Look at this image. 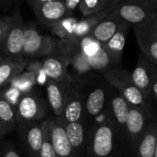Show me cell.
<instances>
[{
	"instance_id": "6",
	"label": "cell",
	"mask_w": 157,
	"mask_h": 157,
	"mask_svg": "<svg viewBox=\"0 0 157 157\" xmlns=\"http://www.w3.org/2000/svg\"><path fill=\"white\" fill-rule=\"evenodd\" d=\"M54 53L61 55L66 61L68 67L73 68L76 75L75 79L92 72L88 63V57L82 52L79 40L74 39L58 40Z\"/></svg>"
},
{
	"instance_id": "25",
	"label": "cell",
	"mask_w": 157,
	"mask_h": 157,
	"mask_svg": "<svg viewBox=\"0 0 157 157\" xmlns=\"http://www.w3.org/2000/svg\"><path fill=\"white\" fill-rule=\"evenodd\" d=\"M109 12V8L108 7L99 12H97V13H94L91 15H87V16H83V17L78 18V21L76 23L75 32H74L72 39L80 40L81 39L88 36L90 34L91 30L93 29V28L95 27V25L103 17H105Z\"/></svg>"
},
{
	"instance_id": "18",
	"label": "cell",
	"mask_w": 157,
	"mask_h": 157,
	"mask_svg": "<svg viewBox=\"0 0 157 157\" xmlns=\"http://www.w3.org/2000/svg\"><path fill=\"white\" fill-rule=\"evenodd\" d=\"M64 131L69 140V143L78 157L84 155L86 147L87 130L84 118L78 121L63 123Z\"/></svg>"
},
{
	"instance_id": "13",
	"label": "cell",
	"mask_w": 157,
	"mask_h": 157,
	"mask_svg": "<svg viewBox=\"0 0 157 157\" xmlns=\"http://www.w3.org/2000/svg\"><path fill=\"white\" fill-rule=\"evenodd\" d=\"M19 135L25 151L31 157H39L43 132L38 122H19Z\"/></svg>"
},
{
	"instance_id": "11",
	"label": "cell",
	"mask_w": 157,
	"mask_h": 157,
	"mask_svg": "<svg viewBox=\"0 0 157 157\" xmlns=\"http://www.w3.org/2000/svg\"><path fill=\"white\" fill-rule=\"evenodd\" d=\"M108 113L115 126L121 133L125 134V126L130 104L113 87L108 84L107 92Z\"/></svg>"
},
{
	"instance_id": "36",
	"label": "cell",
	"mask_w": 157,
	"mask_h": 157,
	"mask_svg": "<svg viewBox=\"0 0 157 157\" xmlns=\"http://www.w3.org/2000/svg\"><path fill=\"white\" fill-rule=\"evenodd\" d=\"M111 2V0H106V4H107V8H108V6H109V3Z\"/></svg>"
},
{
	"instance_id": "30",
	"label": "cell",
	"mask_w": 157,
	"mask_h": 157,
	"mask_svg": "<svg viewBox=\"0 0 157 157\" xmlns=\"http://www.w3.org/2000/svg\"><path fill=\"white\" fill-rule=\"evenodd\" d=\"M81 0H64L66 16H71L75 14V11L78 8Z\"/></svg>"
},
{
	"instance_id": "7",
	"label": "cell",
	"mask_w": 157,
	"mask_h": 157,
	"mask_svg": "<svg viewBox=\"0 0 157 157\" xmlns=\"http://www.w3.org/2000/svg\"><path fill=\"white\" fill-rule=\"evenodd\" d=\"M140 51L157 65V13L145 21L133 25Z\"/></svg>"
},
{
	"instance_id": "33",
	"label": "cell",
	"mask_w": 157,
	"mask_h": 157,
	"mask_svg": "<svg viewBox=\"0 0 157 157\" xmlns=\"http://www.w3.org/2000/svg\"><path fill=\"white\" fill-rule=\"evenodd\" d=\"M1 157H20L19 155L15 151V149L8 147L6 149H5L2 154H1Z\"/></svg>"
},
{
	"instance_id": "21",
	"label": "cell",
	"mask_w": 157,
	"mask_h": 157,
	"mask_svg": "<svg viewBox=\"0 0 157 157\" xmlns=\"http://www.w3.org/2000/svg\"><path fill=\"white\" fill-rule=\"evenodd\" d=\"M29 60L23 56L20 57H9L5 56L0 62V88L9 85L11 80L22 73Z\"/></svg>"
},
{
	"instance_id": "12",
	"label": "cell",
	"mask_w": 157,
	"mask_h": 157,
	"mask_svg": "<svg viewBox=\"0 0 157 157\" xmlns=\"http://www.w3.org/2000/svg\"><path fill=\"white\" fill-rule=\"evenodd\" d=\"M155 69H157V65L152 63L146 58V56L140 51L135 68L131 74V76L135 86L142 91V93L149 101L152 100L150 84L153 73Z\"/></svg>"
},
{
	"instance_id": "23",
	"label": "cell",
	"mask_w": 157,
	"mask_h": 157,
	"mask_svg": "<svg viewBox=\"0 0 157 157\" xmlns=\"http://www.w3.org/2000/svg\"><path fill=\"white\" fill-rule=\"evenodd\" d=\"M17 124L16 109L4 96L0 95V135L4 136L13 132Z\"/></svg>"
},
{
	"instance_id": "34",
	"label": "cell",
	"mask_w": 157,
	"mask_h": 157,
	"mask_svg": "<svg viewBox=\"0 0 157 157\" xmlns=\"http://www.w3.org/2000/svg\"><path fill=\"white\" fill-rule=\"evenodd\" d=\"M140 1L149 5L150 6H152L155 9H157V0H140Z\"/></svg>"
},
{
	"instance_id": "19",
	"label": "cell",
	"mask_w": 157,
	"mask_h": 157,
	"mask_svg": "<svg viewBox=\"0 0 157 157\" xmlns=\"http://www.w3.org/2000/svg\"><path fill=\"white\" fill-rule=\"evenodd\" d=\"M122 22L109 9V12L95 25L89 35L101 44H104L115 34Z\"/></svg>"
},
{
	"instance_id": "14",
	"label": "cell",
	"mask_w": 157,
	"mask_h": 157,
	"mask_svg": "<svg viewBox=\"0 0 157 157\" xmlns=\"http://www.w3.org/2000/svg\"><path fill=\"white\" fill-rule=\"evenodd\" d=\"M56 120L50 119L49 131L50 139L55 155L57 157H78L74 152L67 135L64 131L63 122L61 118L56 117Z\"/></svg>"
},
{
	"instance_id": "10",
	"label": "cell",
	"mask_w": 157,
	"mask_h": 157,
	"mask_svg": "<svg viewBox=\"0 0 157 157\" xmlns=\"http://www.w3.org/2000/svg\"><path fill=\"white\" fill-rule=\"evenodd\" d=\"M37 19L45 27L66 16L64 0H28Z\"/></svg>"
},
{
	"instance_id": "22",
	"label": "cell",
	"mask_w": 157,
	"mask_h": 157,
	"mask_svg": "<svg viewBox=\"0 0 157 157\" xmlns=\"http://www.w3.org/2000/svg\"><path fill=\"white\" fill-rule=\"evenodd\" d=\"M137 148V157H157V132L155 123L146 127Z\"/></svg>"
},
{
	"instance_id": "32",
	"label": "cell",
	"mask_w": 157,
	"mask_h": 157,
	"mask_svg": "<svg viewBox=\"0 0 157 157\" xmlns=\"http://www.w3.org/2000/svg\"><path fill=\"white\" fill-rule=\"evenodd\" d=\"M17 3V0H0V10L8 11L14 7Z\"/></svg>"
},
{
	"instance_id": "5",
	"label": "cell",
	"mask_w": 157,
	"mask_h": 157,
	"mask_svg": "<svg viewBox=\"0 0 157 157\" xmlns=\"http://www.w3.org/2000/svg\"><path fill=\"white\" fill-rule=\"evenodd\" d=\"M9 17V24L3 40V55L20 57L22 56L26 24L22 18L17 3L14 6Z\"/></svg>"
},
{
	"instance_id": "9",
	"label": "cell",
	"mask_w": 157,
	"mask_h": 157,
	"mask_svg": "<svg viewBox=\"0 0 157 157\" xmlns=\"http://www.w3.org/2000/svg\"><path fill=\"white\" fill-rule=\"evenodd\" d=\"M84 95L79 78L67 83L63 113L61 118L63 123L75 122L85 118Z\"/></svg>"
},
{
	"instance_id": "27",
	"label": "cell",
	"mask_w": 157,
	"mask_h": 157,
	"mask_svg": "<svg viewBox=\"0 0 157 157\" xmlns=\"http://www.w3.org/2000/svg\"><path fill=\"white\" fill-rule=\"evenodd\" d=\"M49 123H50V119L43 121L41 123L43 138H42V144H41L39 157H57L55 155L54 150H53V147L52 145L51 139H50Z\"/></svg>"
},
{
	"instance_id": "17",
	"label": "cell",
	"mask_w": 157,
	"mask_h": 157,
	"mask_svg": "<svg viewBox=\"0 0 157 157\" xmlns=\"http://www.w3.org/2000/svg\"><path fill=\"white\" fill-rule=\"evenodd\" d=\"M130 26V24L122 22L115 34L108 41L102 44V47L109 55V58L113 66H121L122 63V55Z\"/></svg>"
},
{
	"instance_id": "2",
	"label": "cell",
	"mask_w": 157,
	"mask_h": 157,
	"mask_svg": "<svg viewBox=\"0 0 157 157\" xmlns=\"http://www.w3.org/2000/svg\"><path fill=\"white\" fill-rule=\"evenodd\" d=\"M58 39L42 34L34 24L26 25L22 56L25 59H40L55 52Z\"/></svg>"
},
{
	"instance_id": "24",
	"label": "cell",
	"mask_w": 157,
	"mask_h": 157,
	"mask_svg": "<svg viewBox=\"0 0 157 157\" xmlns=\"http://www.w3.org/2000/svg\"><path fill=\"white\" fill-rule=\"evenodd\" d=\"M78 17L76 16H65L48 27L52 35L58 40H69L73 38Z\"/></svg>"
},
{
	"instance_id": "15",
	"label": "cell",
	"mask_w": 157,
	"mask_h": 157,
	"mask_svg": "<svg viewBox=\"0 0 157 157\" xmlns=\"http://www.w3.org/2000/svg\"><path fill=\"white\" fill-rule=\"evenodd\" d=\"M41 70L47 79L56 82H69L74 78L68 73L66 61L59 54L52 53L40 58Z\"/></svg>"
},
{
	"instance_id": "26",
	"label": "cell",
	"mask_w": 157,
	"mask_h": 157,
	"mask_svg": "<svg viewBox=\"0 0 157 157\" xmlns=\"http://www.w3.org/2000/svg\"><path fill=\"white\" fill-rule=\"evenodd\" d=\"M88 63L92 72L101 75L106 70L113 66L109 58V55L107 54L106 51L102 46L96 53L88 57Z\"/></svg>"
},
{
	"instance_id": "35",
	"label": "cell",
	"mask_w": 157,
	"mask_h": 157,
	"mask_svg": "<svg viewBox=\"0 0 157 157\" xmlns=\"http://www.w3.org/2000/svg\"><path fill=\"white\" fill-rule=\"evenodd\" d=\"M0 54H3V41L0 40Z\"/></svg>"
},
{
	"instance_id": "20",
	"label": "cell",
	"mask_w": 157,
	"mask_h": 157,
	"mask_svg": "<svg viewBox=\"0 0 157 157\" xmlns=\"http://www.w3.org/2000/svg\"><path fill=\"white\" fill-rule=\"evenodd\" d=\"M67 83L47 79L46 93L48 103L56 117H62L63 113Z\"/></svg>"
},
{
	"instance_id": "3",
	"label": "cell",
	"mask_w": 157,
	"mask_h": 157,
	"mask_svg": "<svg viewBox=\"0 0 157 157\" xmlns=\"http://www.w3.org/2000/svg\"><path fill=\"white\" fill-rule=\"evenodd\" d=\"M109 114V113H108ZM109 121L97 125L87 134L86 151L89 157H110L114 151V124Z\"/></svg>"
},
{
	"instance_id": "29",
	"label": "cell",
	"mask_w": 157,
	"mask_h": 157,
	"mask_svg": "<svg viewBox=\"0 0 157 157\" xmlns=\"http://www.w3.org/2000/svg\"><path fill=\"white\" fill-rule=\"evenodd\" d=\"M79 45H80V48H81L82 52L87 57H89V56L93 55L94 53H96L100 49V47L102 46V44L100 42L96 40L90 35L81 39L79 40Z\"/></svg>"
},
{
	"instance_id": "16",
	"label": "cell",
	"mask_w": 157,
	"mask_h": 157,
	"mask_svg": "<svg viewBox=\"0 0 157 157\" xmlns=\"http://www.w3.org/2000/svg\"><path fill=\"white\" fill-rule=\"evenodd\" d=\"M146 118L149 117L143 109L130 105L125 126V134L128 136L133 147H137L146 129Z\"/></svg>"
},
{
	"instance_id": "1",
	"label": "cell",
	"mask_w": 157,
	"mask_h": 157,
	"mask_svg": "<svg viewBox=\"0 0 157 157\" xmlns=\"http://www.w3.org/2000/svg\"><path fill=\"white\" fill-rule=\"evenodd\" d=\"M106 82L118 91L126 101L134 107L143 109L148 117L151 115V101L142 91L135 86L132 80L131 73L121 66H111L102 74Z\"/></svg>"
},
{
	"instance_id": "28",
	"label": "cell",
	"mask_w": 157,
	"mask_h": 157,
	"mask_svg": "<svg viewBox=\"0 0 157 157\" xmlns=\"http://www.w3.org/2000/svg\"><path fill=\"white\" fill-rule=\"evenodd\" d=\"M107 8L106 0H81L78 9L83 16L91 15Z\"/></svg>"
},
{
	"instance_id": "37",
	"label": "cell",
	"mask_w": 157,
	"mask_h": 157,
	"mask_svg": "<svg viewBox=\"0 0 157 157\" xmlns=\"http://www.w3.org/2000/svg\"><path fill=\"white\" fill-rule=\"evenodd\" d=\"M3 58H4V55H3V54H0V62L2 61V59H3Z\"/></svg>"
},
{
	"instance_id": "4",
	"label": "cell",
	"mask_w": 157,
	"mask_h": 157,
	"mask_svg": "<svg viewBox=\"0 0 157 157\" xmlns=\"http://www.w3.org/2000/svg\"><path fill=\"white\" fill-rule=\"evenodd\" d=\"M108 7L123 22L132 26L145 21L157 13V9L140 0H111Z\"/></svg>"
},
{
	"instance_id": "8",
	"label": "cell",
	"mask_w": 157,
	"mask_h": 157,
	"mask_svg": "<svg viewBox=\"0 0 157 157\" xmlns=\"http://www.w3.org/2000/svg\"><path fill=\"white\" fill-rule=\"evenodd\" d=\"M47 105L44 99L36 92L29 91L22 94L17 99L16 109L18 122H38L47 113Z\"/></svg>"
},
{
	"instance_id": "31",
	"label": "cell",
	"mask_w": 157,
	"mask_h": 157,
	"mask_svg": "<svg viewBox=\"0 0 157 157\" xmlns=\"http://www.w3.org/2000/svg\"><path fill=\"white\" fill-rule=\"evenodd\" d=\"M9 16H5V17H0V40L3 41L5 39V35L9 24Z\"/></svg>"
}]
</instances>
